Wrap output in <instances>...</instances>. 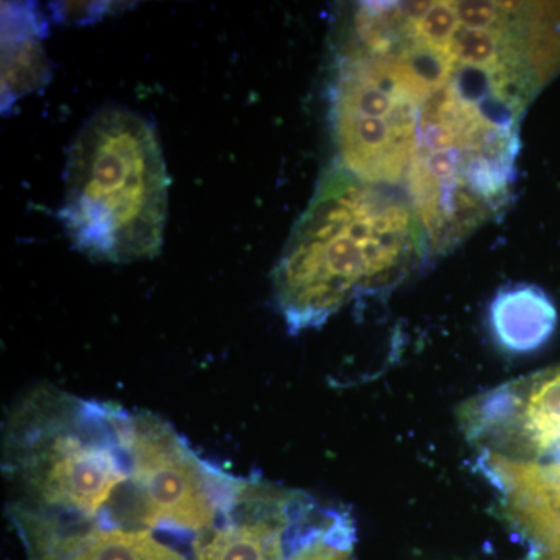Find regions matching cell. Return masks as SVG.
<instances>
[{
    "instance_id": "cell-1",
    "label": "cell",
    "mask_w": 560,
    "mask_h": 560,
    "mask_svg": "<svg viewBox=\"0 0 560 560\" xmlns=\"http://www.w3.org/2000/svg\"><path fill=\"white\" fill-rule=\"evenodd\" d=\"M415 35L419 125L405 180L430 254L441 256L508 205L521 120L550 75L533 43L460 20L452 7Z\"/></svg>"
},
{
    "instance_id": "cell-2",
    "label": "cell",
    "mask_w": 560,
    "mask_h": 560,
    "mask_svg": "<svg viewBox=\"0 0 560 560\" xmlns=\"http://www.w3.org/2000/svg\"><path fill=\"white\" fill-rule=\"evenodd\" d=\"M427 256L408 197L335 165L272 271L276 305L291 334L316 329L360 294L393 289Z\"/></svg>"
},
{
    "instance_id": "cell-3",
    "label": "cell",
    "mask_w": 560,
    "mask_h": 560,
    "mask_svg": "<svg viewBox=\"0 0 560 560\" xmlns=\"http://www.w3.org/2000/svg\"><path fill=\"white\" fill-rule=\"evenodd\" d=\"M168 184L153 125L125 106H106L70 147L58 219L91 260L151 259L164 243Z\"/></svg>"
},
{
    "instance_id": "cell-4",
    "label": "cell",
    "mask_w": 560,
    "mask_h": 560,
    "mask_svg": "<svg viewBox=\"0 0 560 560\" xmlns=\"http://www.w3.org/2000/svg\"><path fill=\"white\" fill-rule=\"evenodd\" d=\"M330 106L345 171L375 186L407 179L418 140L419 101L388 57L342 39Z\"/></svg>"
},
{
    "instance_id": "cell-5",
    "label": "cell",
    "mask_w": 560,
    "mask_h": 560,
    "mask_svg": "<svg viewBox=\"0 0 560 560\" xmlns=\"http://www.w3.org/2000/svg\"><path fill=\"white\" fill-rule=\"evenodd\" d=\"M458 422L478 453L560 463V364L471 397Z\"/></svg>"
},
{
    "instance_id": "cell-6",
    "label": "cell",
    "mask_w": 560,
    "mask_h": 560,
    "mask_svg": "<svg viewBox=\"0 0 560 560\" xmlns=\"http://www.w3.org/2000/svg\"><path fill=\"white\" fill-rule=\"evenodd\" d=\"M313 500L256 475L243 477L228 517L198 544L197 560H287Z\"/></svg>"
},
{
    "instance_id": "cell-7",
    "label": "cell",
    "mask_w": 560,
    "mask_h": 560,
    "mask_svg": "<svg viewBox=\"0 0 560 560\" xmlns=\"http://www.w3.org/2000/svg\"><path fill=\"white\" fill-rule=\"evenodd\" d=\"M501 517L529 547L525 560H560V463H534L478 453Z\"/></svg>"
},
{
    "instance_id": "cell-8",
    "label": "cell",
    "mask_w": 560,
    "mask_h": 560,
    "mask_svg": "<svg viewBox=\"0 0 560 560\" xmlns=\"http://www.w3.org/2000/svg\"><path fill=\"white\" fill-rule=\"evenodd\" d=\"M27 560H197L194 550L150 533H106L13 515Z\"/></svg>"
},
{
    "instance_id": "cell-9",
    "label": "cell",
    "mask_w": 560,
    "mask_h": 560,
    "mask_svg": "<svg viewBox=\"0 0 560 560\" xmlns=\"http://www.w3.org/2000/svg\"><path fill=\"white\" fill-rule=\"evenodd\" d=\"M489 323L493 340L501 349L529 353L550 340L558 326V311L539 287L515 283L495 294Z\"/></svg>"
},
{
    "instance_id": "cell-10",
    "label": "cell",
    "mask_w": 560,
    "mask_h": 560,
    "mask_svg": "<svg viewBox=\"0 0 560 560\" xmlns=\"http://www.w3.org/2000/svg\"><path fill=\"white\" fill-rule=\"evenodd\" d=\"M2 31L3 106H11L22 95L43 86L49 69L39 43L43 25L33 7H3Z\"/></svg>"
},
{
    "instance_id": "cell-11",
    "label": "cell",
    "mask_w": 560,
    "mask_h": 560,
    "mask_svg": "<svg viewBox=\"0 0 560 560\" xmlns=\"http://www.w3.org/2000/svg\"><path fill=\"white\" fill-rule=\"evenodd\" d=\"M355 541L352 515L315 499L294 533L287 560H355Z\"/></svg>"
}]
</instances>
